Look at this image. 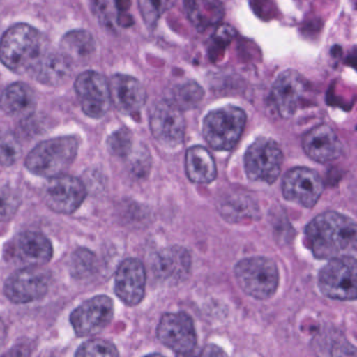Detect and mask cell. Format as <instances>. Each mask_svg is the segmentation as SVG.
<instances>
[{"label": "cell", "instance_id": "19", "mask_svg": "<svg viewBox=\"0 0 357 357\" xmlns=\"http://www.w3.org/2000/svg\"><path fill=\"white\" fill-rule=\"evenodd\" d=\"M110 98L119 112L124 114L139 112L147 101V91L137 79L114 75L109 82Z\"/></svg>", "mask_w": 357, "mask_h": 357}, {"label": "cell", "instance_id": "32", "mask_svg": "<svg viewBox=\"0 0 357 357\" xmlns=\"http://www.w3.org/2000/svg\"><path fill=\"white\" fill-rule=\"evenodd\" d=\"M132 135L126 128L114 131L107 139V147L110 153L119 158H126L132 150Z\"/></svg>", "mask_w": 357, "mask_h": 357}, {"label": "cell", "instance_id": "23", "mask_svg": "<svg viewBox=\"0 0 357 357\" xmlns=\"http://www.w3.org/2000/svg\"><path fill=\"white\" fill-rule=\"evenodd\" d=\"M0 108L8 116H29L36 108L34 91L24 83L10 85L0 95Z\"/></svg>", "mask_w": 357, "mask_h": 357}, {"label": "cell", "instance_id": "5", "mask_svg": "<svg viewBox=\"0 0 357 357\" xmlns=\"http://www.w3.org/2000/svg\"><path fill=\"white\" fill-rule=\"evenodd\" d=\"M235 275L240 288L257 300L273 296L279 285V271L271 259L252 257L238 262Z\"/></svg>", "mask_w": 357, "mask_h": 357}, {"label": "cell", "instance_id": "2", "mask_svg": "<svg viewBox=\"0 0 357 357\" xmlns=\"http://www.w3.org/2000/svg\"><path fill=\"white\" fill-rule=\"evenodd\" d=\"M50 47L38 30L29 24H16L0 40V61L16 74L31 76Z\"/></svg>", "mask_w": 357, "mask_h": 357}, {"label": "cell", "instance_id": "12", "mask_svg": "<svg viewBox=\"0 0 357 357\" xmlns=\"http://www.w3.org/2000/svg\"><path fill=\"white\" fill-rule=\"evenodd\" d=\"M114 317V302L107 296L89 298L73 311L70 323L80 337L95 335L105 329Z\"/></svg>", "mask_w": 357, "mask_h": 357}, {"label": "cell", "instance_id": "20", "mask_svg": "<svg viewBox=\"0 0 357 357\" xmlns=\"http://www.w3.org/2000/svg\"><path fill=\"white\" fill-rule=\"evenodd\" d=\"M305 153L317 162H334L342 153V145L329 125L321 124L309 130L303 137Z\"/></svg>", "mask_w": 357, "mask_h": 357}, {"label": "cell", "instance_id": "25", "mask_svg": "<svg viewBox=\"0 0 357 357\" xmlns=\"http://www.w3.org/2000/svg\"><path fill=\"white\" fill-rule=\"evenodd\" d=\"M185 172L193 183H212L216 178L217 168L210 151L202 146L190 148L185 154Z\"/></svg>", "mask_w": 357, "mask_h": 357}, {"label": "cell", "instance_id": "28", "mask_svg": "<svg viewBox=\"0 0 357 357\" xmlns=\"http://www.w3.org/2000/svg\"><path fill=\"white\" fill-rule=\"evenodd\" d=\"M22 146L16 135L8 129H0V165L13 166L22 156Z\"/></svg>", "mask_w": 357, "mask_h": 357}, {"label": "cell", "instance_id": "3", "mask_svg": "<svg viewBox=\"0 0 357 357\" xmlns=\"http://www.w3.org/2000/svg\"><path fill=\"white\" fill-rule=\"evenodd\" d=\"M79 141L75 137L47 139L29 153L26 167L39 176L51 177L63 174L76 160Z\"/></svg>", "mask_w": 357, "mask_h": 357}, {"label": "cell", "instance_id": "16", "mask_svg": "<svg viewBox=\"0 0 357 357\" xmlns=\"http://www.w3.org/2000/svg\"><path fill=\"white\" fill-rule=\"evenodd\" d=\"M306 86V81L296 70H287L278 77L271 89V99L280 116L289 118L296 112Z\"/></svg>", "mask_w": 357, "mask_h": 357}, {"label": "cell", "instance_id": "27", "mask_svg": "<svg viewBox=\"0 0 357 357\" xmlns=\"http://www.w3.org/2000/svg\"><path fill=\"white\" fill-rule=\"evenodd\" d=\"M175 3L176 0H139V12L147 28L153 30L160 17Z\"/></svg>", "mask_w": 357, "mask_h": 357}, {"label": "cell", "instance_id": "17", "mask_svg": "<svg viewBox=\"0 0 357 357\" xmlns=\"http://www.w3.org/2000/svg\"><path fill=\"white\" fill-rule=\"evenodd\" d=\"M146 269L137 259H126L116 271L114 291L129 306L139 304L145 296Z\"/></svg>", "mask_w": 357, "mask_h": 357}, {"label": "cell", "instance_id": "31", "mask_svg": "<svg viewBox=\"0 0 357 357\" xmlns=\"http://www.w3.org/2000/svg\"><path fill=\"white\" fill-rule=\"evenodd\" d=\"M20 194L11 187H0V222L11 220L20 206Z\"/></svg>", "mask_w": 357, "mask_h": 357}, {"label": "cell", "instance_id": "33", "mask_svg": "<svg viewBox=\"0 0 357 357\" xmlns=\"http://www.w3.org/2000/svg\"><path fill=\"white\" fill-rule=\"evenodd\" d=\"M118 349L112 342L104 340H93L79 347L76 356H119Z\"/></svg>", "mask_w": 357, "mask_h": 357}, {"label": "cell", "instance_id": "29", "mask_svg": "<svg viewBox=\"0 0 357 357\" xmlns=\"http://www.w3.org/2000/svg\"><path fill=\"white\" fill-rule=\"evenodd\" d=\"M204 98V89L195 82H188L181 85L173 93L171 102L175 104L179 109L187 110L196 107Z\"/></svg>", "mask_w": 357, "mask_h": 357}, {"label": "cell", "instance_id": "6", "mask_svg": "<svg viewBox=\"0 0 357 357\" xmlns=\"http://www.w3.org/2000/svg\"><path fill=\"white\" fill-rule=\"evenodd\" d=\"M356 260L354 257L344 256L330 259L321 269L319 286L324 296L332 300L353 301L357 292Z\"/></svg>", "mask_w": 357, "mask_h": 357}, {"label": "cell", "instance_id": "35", "mask_svg": "<svg viewBox=\"0 0 357 357\" xmlns=\"http://www.w3.org/2000/svg\"><path fill=\"white\" fill-rule=\"evenodd\" d=\"M6 337H7V328L3 319H0V349L5 344Z\"/></svg>", "mask_w": 357, "mask_h": 357}, {"label": "cell", "instance_id": "14", "mask_svg": "<svg viewBox=\"0 0 357 357\" xmlns=\"http://www.w3.org/2000/svg\"><path fill=\"white\" fill-rule=\"evenodd\" d=\"M10 260L24 267H38L53 256L50 240L38 231H24L16 236L8 248Z\"/></svg>", "mask_w": 357, "mask_h": 357}, {"label": "cell", "instance_id": "11", "mask_svg": "<svg viewBox=\"0 0 357 357\" xmlns=\"http://www.w3.org/2000/svg\"><path fill=\"white\" fill-rule=\"evenodd\" d=\"M158 337L162 344L177 354L193 352L197 342L193 319L185 312L166 313L158 327Z\"/></svg>", "mask_w": 357, "mask_h": 357}, {"label": "cell", "instance_id": "26", "mask_svg": "<svg viewBox=\"0 0 357 357\" xmlns=\"http://www.w3.org/2000/svg\"><path fill=\"white\" fill-rule=\"evenodd\" d=\"M125 1L126 0H89V7L101 24L112 30L127 26L126 16L123 14L127 10Z\"/></svg>", "mask_w": 357, "mask_h": 357}, {"label": "cell", "instance_id": "18", "mask_svg": "<svg viewBox=\"0 0 357 357\" xmlns=\"http://www.w3.org/2000/svg\"><path fill=\"white\" fill-rule=\"evenodd\" d=\"M152 268L158 281L166 285H175L189 275L191 257L185 248L170 246L156 254Z\"/></svg>", "mask_w": 357, "mask_h": 357}, {"label": "cell", "instance_id": "24", "mask_svg": "<svg viewBox=\"0 0 357 357\" xmlns=\"http://www.w3.org/2000/svg\"><path fill=\"white\" fill-rule=\"evenodd\" d=\"M185 7L190 22L198 31L217 26L225 17L220 0H185Z\"/></svg>", "mask_w": 357, "mask_h": 357}, {"label": "cell", "instance_id": "8", "mask_svg": "<svg viewBox=\"0 0 357 357\" xmlns=\"http://www.w3.org/2000/svg\"><path fill=\"white\" fill-rule=\"evenodd\" d=\"M150 129L154 139L167 148H175L183 142L185 121L183 110L170 100L160 101L150 114Z\"/></svg>", "mask_w": 357, "mask_h": 357}, {"label": "cell", "instance_id": "13", "mask_svg": "<svg viewBox=\"0 0 357 357\" xmlns=\"http://www.w3.org/2000/svg\"><path fill=\"white\" fill-rule=\"evenodd\" d=\"M284 197L305 208H312L324 191V183L317 171L298 167L286 173L282 181Z\"/></svg>", "mask_w": 357, "mask_h": 357}, {"label": "cell", "instance_id": "10", "mask_svg": "<svg viewBox=\"0 0 357 357\" xmlns=\"http://www.w3.org/2000/svg\"><path fill=\"white\" fill-rule=\"evenodd\" d=\"M86 197V189L80 179L70 175L51 177L43 189V199L54 212L72 214Z\"/></svg>", "mask_w": 357, "mask_h": 357}, {"label": "cell", "instance_id": "30", "mask_svg": "<svg viewBox=\"0 0 357 357\" xmlns=\"http://www.w3.org/2000/svg\"><path fill=\"white\" fill-rule=\"evenodd\" d=\"M97 258L95 254L87 248H80L73 255L70 271L77 279H87L96 273Z\"/></svg>", "mask_w": 357, "mask_h": 357}, {"label": "cell", "instance_id": "22", "mask_svg": "<svg viewBox=\"0 0 357 357\" xmlns=\"http://www.w3.org/2000/svg\"><path fill=\"white\" fill-rule=\"evenodd\" d=\"M96 40L91 33L83 30L68 32L60 43V52L72 66H85L96 53Z\"/></svg>", "mask_w": 357, "mask_h": 357}, {"label": "cell", "instance_id": "4", "mask_svg": "<svg viewBox=\"0 0 357 357\" xmlns=\"http://www.w3.org/2000/svg\"><path fill=\"white\" fill-rule=\"evenodd\" d=\"M246 124V114L241 108L225 106L213 110L204 121L206 143L218 151H229L239 142Z\"/></svg>", "mask_w": 357, "mask_h": 357}, {"label": "cell", "instance_id": "1", "mask_svg": "<svg viewBox=\"0 0 357 357\" xmlns=\"http://www.w3.org/2000/svg\"><path fill=\"white\" fill-rule=\"evenodd\" d=\"M305 237L315 258H336L356 248V225L340 213L326 212L309 222Z\"/></svg>", "mask_w": 357, "mask_h": 357}, {"label": "cell", "instance_id": "21", "mask_svg": "<svg viewBox=\"0 0 357 357\" xmlns=\"http://www.w3.org/2000/svg\"><path fill=\"white\" fill-rule=\"evenodd\" d=\"M72 68V63L61 52L50 47L31 77L47 86H59L70 78Z\"/></svg>", "mask_w": 357, "mask_h": 357}, {"label": "cell", "instance_id": "7", "mask_svg": "<svg viewBox=\"0 0 357 357\" xmlns=\"http://www.w3.org/2000/svg\"><path fill=\"white\" fill-rule=\"evenodd\" d=\"M283 153L273 139H259L248 147L244 156L248 177L254 181L273 183L281 173Z\"/></svg>", "mask_w": 357, "mask_h": 357}, {"label": "cell", "instance_id": "34", "mask_svg": "<svg viewBox=\"0 0 357 357\" xmlns=\"http://www.w3.org/2000/svg\"><path fill=\"white\" fill-rule=\"evenodd\" d=\"M202 355H206V356H217V355H225V353L221 350L219 347L215 344H210L206 346L202 352Z\"/></svg>", "mask_w": 357, "mask_h": 357}, {"label": "cell", "instance_id": "9", "mask_svg": "<svg viewBox=\"0 0 357 357\" xmlns=\"http://www.w3.org/2000/svg\"><path fill=\"white\" fill-rule=\"evenodd\" d=\"M75 91L83 112L91 119H101L112 104L109 83L105 77L93 70L82 73L75 83Z\"/></svg>", "mask_w": 357, "mask_h": 357}, {"label": "cell", "instance_id": "15", "mask_svg": "<svg viewBox=\"0 0 357 357\" xmlns=\"http://www.w3.org/2000/svg\"><path fill=\"white\" fill-rule=\"evenodd\" d=\"M49 290V280L35 267H24L14 273L5 284V294L15 304L40 300Z\"/></svg>", "mask_w": 357, "mask_h": 357}]
</instances>
